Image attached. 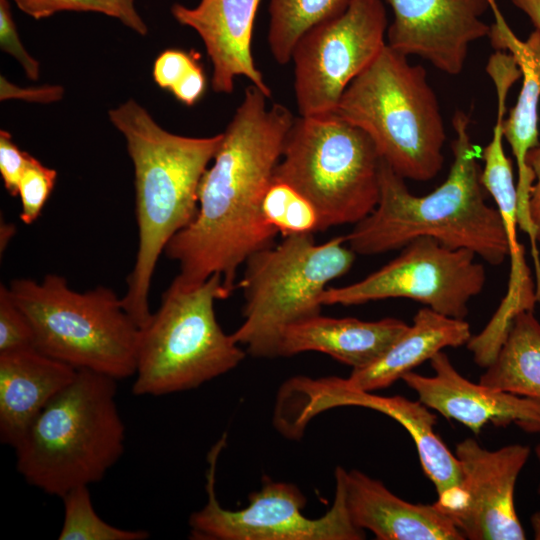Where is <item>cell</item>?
Returning <instances> with one entry per match:
<instances>
[{
  "label": "cell",
  "mask_w": 540,
  "mask_h": 540,
  "mask_svg": "<svg viewBox=\"0 0 540 540\" xmlns=\"http://www.w3.org/2000/svg\"><path fill=\"white\" fill-rule=\"evenodd\" d=\"M77 370L35 348L0 353V440L14 448Z\"/></svg>",
  "instance_id": "cell-21"
},
{
  "label": "cell",
  "mask_w": 540,
  "mask_h": 540,
  "mask_svg": "<svg viewBox=\"0 0 540 540\" xmlns=\"http://www.w3.org/2000/svg\"><path fill=\"white\" fill-rule=\"evenodd\" d=\"M31 348H35L31 325L12 299L9 287L1 284L0 353Z\"/></svg>",
  "instance_id": "cell-29"
},
{
  "label": "cell",
  "mask_w": 540,
  "mask_h": 540,
  "mask_svg": "<svg viewBox=\"0 0 540 540\" xmlns=\"http://www.w3.org/2000/svg\"><path fill=\"white\" fill-rule=\"evenodd\" d=\"M266 222L284 236L319 231L314 206L290 185L274 180L262 201Z\"/></svg>",
  "instance_id": "cell-27"
},
{
  "label": "cell",
  "mask_w": 540,
  "mask_h": 540,
  "mask_svg": "<svg viewBox=\"0 0 540 540\" xmlns=\"http://www.w3.org/2000/svg\"><path fill=\"white\" fill-rule=\"evenodd\" d=\"M260 2L200 0L195 7L180 3L171 6L174 19L200 36L212 64L211 86L216 93H232L235 78L246 77L271 97V89L255 65L251 48Z\"/></svg>",
  "instance_id": "cell-17"
},
{
  "label": "cell",
  "mask_w": 540,
  "mask_h": 540,
  "mask_svg": "<svg viewBox=\"0 0 540 540\" xmlns=\"http://www.w3.org/2000/svg\"><path fill=\"white\" fill-rule=\"evenodd\" d=\"M535 454L540 462V443L535 447ZM538 493L540 494V484L538 487Z\"/></svg>",
  "instance_id": "cell-41"
},
{
  "label": "cell",
  "mask_w": 540,
  "mask_h": 540,
  "mask_svg": "<svg viewBox=\"0 0 540 540\" xmlns=\"http://www.w3.org/2000/svg\"><path fill=\"white\" fill-rule=\"evenodd\" d=\"M110 11L111 17L119 20L135 33L145 36L148 26L135 6V0H98Z\"/></svg>",
  "instance_id": "cell-36"
},
{
  "label": "cell",
  "mask_w": 540,
  "mask_h": 540,
  "mask_svg": "<svg viewBox=\"0 0 540 540\" xmlns=\"http://www.w3.org/2000/svg\"><path fill=\"white\" fill-rule=\"evenodd\" d=\"M354 259L345 236L316 244L313 233L287 235L253 253L236 285L243 291L244 321L232 337L255 357L279 356L285 331L321 314L323 293Z\"/></svg>",
  "instance_id": "cell-8"
},
{
  "label": "cell",
  "mask_w": 540,
  "mask_h": 540,
  "mask_svg": "<svg viewBox=\"0 0 540 540\" xmlns=\"http://www.w3.org/2000/svg\"><path fill=\"white\" fill-rule=\"evenodd\" d=\"M531 525H532L534 538L536 540H540V511L532 515Z\"/></svg>",
  "instance_id": "cell-39"
},
{
  "label": "cell",
  "mask_w": 540,
  "mask_h": 540,
  "mask_svg": "<svg viewBox=\"0 0 540 540\" xmlns=\"http://www.w3.org/2000/svg\"><path fill=\"white\" fill-rule=\"evenodd\" d=\"M0 47L3 52L18 61L27 78L32 81L38 80L39 62L29 54L21 42L8 0H0Z\"/></svg>",
  "instance_id": "cell-30"
},
{
  "label": "cell",
  "mask_w": 540,
  "mask_h": 540,
  "mask_svg": "<svg viewBox=\"0 0 540 540\" xmlns=\"http://www.w3.org/2000/svg\"><path fill=\"white\" fill-rule=\"evenodd\" d=\"M479 382L540 404V322L534 310L515 316L505 341Z\"/></svg>",
  "instance_id": "cell-24"
},
{
  "label": "cell",
  "mask_w": 540,
  "mask_h": 540,
  "mask_svg": "<svg viewBox=\"0 0 540 540\" xmlns=\"http://www.w3.org/2000/svg\"><path fill=\"white\" fill-rule=\"evenodd\" d=\"M267 99L255 85L246 88L201 179L194 220L165 248L185 285L219 274L231 294L240 266L274 244L278 232L264 219L262 201L295 117L282 104L268 107Z\"/></svg>",
  "instance_id": "cell-1"
},
{
  "label": "cell",
  "mask_w": 540,
  "mask_h": 540,
  "mask_svg": "<svg viewBox=\"0 0 540 540\" xmlns=\"http://www.w3.org/2000/svg\"><path fill=\"white\" fill-rule=\"evenodd\" d=\"M303 403L311 416L337 406H361L377 410L401 424L411 435L424 473L434 484L437 503L446 511L456 509L463 499L459 461L435 433V415L420 401L402 396L383 397L349 387L344 379L308 378Z\"/></svg>",
  "instance_id": "cell-15"
},
{
  "label": "cell",
  "mask_w": 540,
  "mask_h": 540,
  "mask_svg": "<svg viewBox=\"0 0 540 540\" xmlns=\"http://www.w3.org/2000/svg\"><path fill=\"white\" fill-rule=\"evenodd\" d=\"M28 157L29 153L15 144L8 131L0 130V174L6 191L12 197L18 196L19 182Z\"/></svg>",
  "instance_id": "cell-33"
},
{
  "label": "cell",
  "mask_w": 540,
  "mask_h": 540,
  "mask_svg": "<svg viewBox=\"0 0 540 540\" xmlns=\"http://www.w3.org/2000/svg\"><path fill=\"white\" fill-rule=\"evenodd\" d=\"M471 337L470 325L464 319L421 308L412 325L382 356L368 366L353 369L345 383L368 392L387 388L439 351L467 344Z\"/></svg>",
  "instance_id": "cell-23"
},
{
  "label": "cell",
  "mask_w": 540,
  "mask_h": 540,
  "mask_svg": "<svg viewBox=\"0 0 540 540\" xmlns=\"http://www.w3.org/2000/svg\"><path fill=\"white\" fill-rule=\"evenodd\" d=\"M56 178L55 169L29 154L18 187L21 202L19 218L24 224L30 225L38 219L54 189Z\"/></svg>",
  "instance_id": "cell-28"
},
{
  "label": "cell",
  "mask_w": 540,
  "mask_h": 540,
  "mask_svg": "<svg viewBox=\"0 0 540 540\" xmlns=\"http://www.w3.org/2000/svg\"><path fill=\"white\" fill-rule=\"evenodd\" d=\"M381 157L370 137L335 112L299 116L287 135L274 180L315 208L319 231L356 224L377 206Z\"/></svg>",
  "instance_id": "cell-9"
},
{
  "label": "cell",
  "mask_w": 540,
  "mask_h": 540,
  "mask_svg": "<svg viewBox=\"0 0 540 540\" xmlns=\"http://www.w3.org/2000/svg\"><path fill=\"white\" fill-rule=\"evenodd\" d=\"M350 0H269L268 46L287 64L299 39L311 28L342 13Z\"/></svg>",
  "instance_id": "cell-25"
},
{
  "label": "cell",
  "mask_w": 540,
  "mask_h": 540,
  "mask_svg": "<svg viewBox=\"0 0 540 540\" xmlns=\"http://www.w3.org/2000/svg\"><path fill=\"white\" fill-rule=\"evenodd\" d=\"M64 89L60 85L20 87L0 77V99H20L28 102L52 103L62 99Z\"/></svg>",
  "instance_id": "cell-34"
},
{
  "label": "cell",
  "mask_w": 540,
  "mask_h": 540,
  "mask_svg": "<svg viewBox=\"0 0 540 540\" xmlns=\"http://www.w3.org/2000/svg\"><path fill=\"white\" fill-rule=\"evenodd\" d=\"M408 324L397 318L363 321L321 314L290 326L282 336L279 356L322 352L353 369L376 361L405 332Z\"/></svg>",
  "instance_id": "cell-22"
},
{
  "label": "cell",
  "mask_w": 540,
  "mask_h": 540,
  "mask_svg": "<svg viewBox=\"0 0 540 540\" xmlns=\"http://www.w3.org/2000/svg\"><path fill=\"white\" fill-rule=\"evenodd\" d=\"M503 139V132L495 129L482 152L484 167L480 174V181L493 197L501 216L511 262L506 295L483 329L484 335L492 341L504 340L515 316L525 310H534L538 302L535 282L525 261L524 247L517 238V192Z\"/></svg>",
  "instance_id": "cell-20"
},
{
  "label": "cell",
  "mask_w": 540,
  "mask_h": 540,
  "mask_svg": "<svg viewBox=\"0 0 540 540\" xmlns=\"http://www.w3.org/2000/svg\"><path fill=\"white\" fill-rule=\"evenodd\" d=\"M393 11L387 45L406 55H417L438 70L457 75L469 45L489 35L482 15L487 0H386Z\"/></svg>",
  "instance_id": "cell-14"
},
{
  "label": "cell",
  "mask_w": 540,
  "mask_h": 540,
  "mask_svg": "<svg viewBox=\"0 0 540 540\" xmlns=\"http://www.w3.org/2000/svg\"><path fill=\"white\" fill-rule=\"evenodd\" d=\"M407 57L386 44L348 85L334 112L363 130L397 174L425 182L443 167L446 135L426 70Z\"/></svg>",
  "instance_id": "cell-5"
},
{
  "label": "cell",
  "mask_w": 540,
  "mask_h": 540,
  "mask_svg": "<svg viewBox=\"0 0 540 540\" xmlns=\"http://www.w3.org/2000/svg\"><path fill=\"white\" fill-rule=\"evenodd\" d=\"M89 486H79L67 492L64 503V519L59 540H145L149 533L144 530H128L115 527L96 513Z\"/></svg>",
  "instance_id": "cell-26"
},
{
  "label": "cell",
  "mask_w": 540,
  "mask_h": 540,
  "mask_svg": "<svg viewBox=\"0 0 540 540\" xmlns=\"http://www.w3.org/2000/svg\"><path fill=\"white\" fill-rule=\"evenodd\" d=\"M491 11L498 9L496 0H487Z\"/></svg>",
  "instance_id": "cell-40"
},
{
  "label": "cell",
  "mask_w": 540,
  "mask_h": 540,
  "mask_svg": "<svg viewBox=\"0 0 540 540\" xmlns=\"http://www.w3.org/2000/svg\"><path fill=\"white\" fill-rule=\"evenodd\" d=\"M461 468V504L448 512L465 539L523 540L514 490L530 448L512 444L490 451L467 438L456 446Z\"/></svg>",
  "instance_id": "cell-13"
},
{
  "label": "cell",
  "mask_w": 540,
  "mask_h": 540,
  "mask_svg": "<svg viewBox=\"0 0 540 540\" xmlns=\"http://www.w3.org/2000/svg\"><path fill=\"white\" fill-rule=\"evenodd\" d=\"M469 124V116L457 110L453 163L445 181L427 195H413L405 179L381 158L377 206L345 236L355 254L377 255L431 237L452 249H468L494 266L505 261L504 226L498 209L486 202Z\"/></svg>",
  "instance_id": "cell-2"
},
{
  "label": "cell",
  "mask_w": 540,
  "mask_h": 540,
  "mask_svg": "<svg viewBox=\"0 0 540 540\" xmlns=\"http://www.w3.org/2000/svg\"><path fill=\"white\" fill-rule=\"evenodd\" d=\"M336 484L343 492L353 524L371 531L379 540L465 539L450 516L437 503L413 504L379 480L358 471L337 467Z\"/></svg>",
  "instance_id": "cell-19"
},
{
  "label": "cell",
  "mask_w": 540,
  "mask_h": 540,
  "mask_svg": "<svg viewBox=\"0 0 540 540\" xmlns=\"http://www.w3.org/2000/svg\"><path fill=\"white\" fill-rule=\"evenodd\" d=\"M198 61L195 53L167 49L160 53L154 61L153 79L160 88L170 91Z\"/></svg>",
  "instance_id": "cell-32"
},
{
  "label": "cell",
  "mask_w": 540,
  "mask_h": 540,
  "mask_svg": "<svg viewBox=\"0 0 540 540\" xmlns=\"http://www.w3.org/2000/svg\"><path fill=\"white\" fill-rule=\"evenodd\" d=\"M108 118L125 138L134 169L138 247L122 305L142 328L152 316L149 295L158 260L169 241L194 220L199 185L223 133H171L134 99L110 109Z\"/></svg>",
  "instance_id": "cell-3"
},
{
  "label": "cell",
  "mask_w": 540,
  "mask_h": 540,
  "mask_svg": "<svg viewBox=\"0 0 540 540\" xmlns=\"http://www.w3.org/2000/svg\"><path fill=\"white\" fill-rule=\"evenodd\" d=\"M494 22L488 37L497 50L511 54L522 77V87L516 104L503 123V136L510 145L518 169L517 220L530 241L531 255L539 254L536 230L530 213V198L534 174L527 164L529 151L539 143L538 108L540 101V31L534 29L527 40H520L499 9L492 12Z\"/></svg>",
  "instance_id": "cell-18"
},
{
  "label": "cell",
  "mask_w": 540,
  "mask_h": 540,
  "mask_svg": "<svg viewBox=\"0 0 540 540\" xmlns=\"http://www.w3.org/2000/svg\"><path fill=\"white\" fill-rule=\"evenodd\" d=\"M383 0H350L346 9L308 30L291 56L300 116L334 112L348 85L386 46Z\"/></svg>",
  "instance_id": "cell-10"
},
{
  "label": "cell",
  "mask_w": 540,
  "mask_h": 540,
  "mask_svg": "<svg viewBox=\"0 0 540 540\" xmlns=\"http://www.w3.org/2000/svg\"><path fill=\"white\" fill-rule=\"evenodd\" d=\"M116 382L77 370L44 407L14 447L17 470L28 484L62 498L103 479L124 452Z\"/></svg>",
  "instance_id": "cell-4"
},
{
  "label": "cell",
  "mask_w": 540,
  "mask_h": 540,
  "mask_svg": "<svg viewBox=\"0 0 540 540\" xmlns=\"http://www.w3.org/2000/svg\"><path fill=\"white\" fill-rule=\"evenodd\" d=\"M205 88L206 76L198 61L170 92L181 103L193 106L203 96Z\"/></svg>",
  "instance_id": "cell-35"
},
{
  "label": "cell",
  "mask_w": 540,
  "mask_h": 540,
  "mask_svg": "<svg viewBox=\"0 0 540 540\" xmlns=\"http://www.w3.org/2000/svg\"><path fill=\"white\" fill-rule=\"evenodd\" d=\"M528 16L535 29L540 31V0H509Z\"/></svg>",
  "instance_id": "cell-38"
},
{
  "label": "cell",
  "mask_w": 540,
  "mask_h": 540,
  "mask_svg": "<svg viewBox=\"0 0 540 540\" xmlns=\"http://www.w3.org/2000/svg\"><path fill=\"white\" fill-rule=\"evenodd\" d=\"M527 164L534 174L530 198V213L536 230L537 243L540 245V141L527 155Z\"/></svg>",
  "instance_id": "cell-37"
},
{
  "label": "cell",
  "mask_w": 540,
  "mask_h": 540,
  "mask_svg": "<svg viewBox=\"0 0 540 540\" xmlns=\"http://www.w3.org/2000/svg\"><path fill=\"white\" fill-rule=\"evenodd\" d=\"M468 249H452L431 237H418L401 253L362 280L328 287L323 305H359L388 298H408L457 319L468 314V302L486 281L483 264Z\"/></svg>",
  "instance_id": "cell-11"
},
{
  "label": "cell",
  "mask_w": 540,
  "mask_h": 540,
  "mask_svg": "<svg viewBox=\"0 0 540 540\" xmlns=\"http://www.w3.org/2000/svg\"><path fill=\"white\" fill-rule=\"evenodd\" d=\"M229 296L219 274L194 286L173 279L158 310L140 328L133 394L194 389L242 362L246 351L223 331L215 314V302Z\"/></svg>",
  "instance_id": "cell-7"
},
{
  "label": "cell",
  "mask_w": 540,
  "mask_h": 540,
  "mask_svg": "<svg viewBox=\"0 0 540 540\" xmlns=\"http://www.w3.org/2000/svg\"><path fill=\"white\" fill-rule=\"evenodd\" d=\"M17 8L40 20L59 12H91L111 17L109 9L98 0H13Z\"/></svg>",
  "instance_id": "cell-31"
},
{
  "label": "cell",
  "mask_w": 540,
  "mask_h": 540,
  "mask_svg": "<svg viewBox=\"0 0 540 540\" xmlns=\"http://www.w3.org/2000/svg\"><path fill=\"white\" fill-rule=\"evenodd\" d=\"M8 287L31 325L35 349L76 370L116 380L134 376L140 328L111 288L78 292L57 274L40 282L16 278Z\"/></svg>",
  "instance_id": "cell-6"
},
{
  "label": "cell",
  "mask_w": 540,
  "mask_h": 540,
  "mask_svg": "<svg viewBox=\"0 0 540 540\" xmlns=\"http://www.w3.org/2000/svg\"><path fill=\"white\" fill-rule=\"evenodd\" d=\"M429 361L434 376L411 371L402 377L426 407L458 421L475 434L488 423L494 426L513 423L526 432L540 433L538 402L467 380L442 351Z\"/></svg>",
  "instance_id": "cell-16"
},
{
  "label": "cell",
  "mask_w": 540,
  "mask_h": 540,
  "mask_svg": "<svg viewBox=\"0 0 540 540\" xmlns=\"http://www.w3.org/2000/svg\"><path fill=\"white\" fill-rule=\"evenodd\" d=\"M225 435L208 454V500L189 518L192 538L201 540H359L364 530L356 527L347 511L341 487L336 484L331 508L321 517L302 513L306 499L293 484L268 480L249 496L240 510L223 508L215 492L216 463Z\"/></svg>",
  "instance_id": "cell-12"
}]
</instances>
